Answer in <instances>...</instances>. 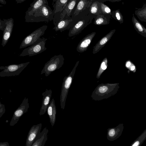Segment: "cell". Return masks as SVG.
Listing matches in <instances>:
<instances>
[{
    "label": "cell",
    "mask_w": 146,
    "mask_h": 146,
    "mask_svg": "<svg viewBox=\"0 0 146 146\" xmlns=\"http://www.w3.org/2000/svg\"><path fill=\"white\" fill-rule=\"evenodd\" d=\"M119 83L99 84L93 92L91 97L95 101L109 98L117 93L119 88Z\"/></svg>",
    "instance_id": "cell-1"
},
{
    "label": "cell",
    "mask_w": 146,
    "mask_h": 146,
    "mask_svg": "<svg viewBox=\"0 0 146 146\" xmlns=\"http://www.w3.org/2000/svg\"><path fill=\"white\" fill-rule=\"evenodd\" d=\"M54 13L48 5L45 4L30 15L25 17L26 22H48L53 20Z\"/></svg>",
    "instance_id": "cell-2"
},
{
    "label": "cell",
    "mask_w": 146,
    "mask_h": 146,
    "mask_svg": "<svg viewBox=\"0 0 146 146\" xmlns=\"http://www.w3.org/2000/svg\"><path fill=\"white\" fill-rule=\"evenodd\" d=\"M79 62L77 61L69 74L64 77L62 83L60 97V105L61 108L64 109L66 101L68 92L72 83L76 68Z\"/></svg>",
    "instance_id": "cell-3"
},
{
    "label": "cell",
    "mask_w": 146,
    "mask_h": 146,
    "mask_svg": "<svg viewBox=\"0 0 146 146\" xmlns=\"http://www.w3.org/2000/svg\"><path fill=\"white\" fill-rule=\"evenodd\" d=\"M96 15L89 13L79 18L77 22L70 29L68 36L71 37L80 33L90 24Z\"/></svg>",
    "instance_id": "cell-4"
},
{
    "label": "cell",
    "mask_w": 146,
    "mask_h": 146,
    "mask_svg": "<svg viewBox=\"0 0 146 146\" xmlns=\"http://www.w3.org/2000/svg\"><path fill=\"white\" fill-rule=\"evenodd\" d=\"M47 27L46 25H44L26 36L22 41L19 48L26 47L38 42L41 39L40 37L44 35Z\"/></svg>",
    "instance_id": "cell-5"
},
{
    "label": "cell",
    "mask_w": 146,
    "mask_h": 146,
    "mask_svg": "<svg viewBox=\"0 0 146 146\" xmlns=\"http://www.w3.org/2000/svg\"><path fill=\"white\" fill-rule=\"evenodd\" d=\"M64 60L63 55L60 54L54 56L44 64L41 74L44 73L46 76H48L52 72L61 68L63 65Z\"/></svg>",
    "instance_id": "cell-6"
},
{
    "label": "cell",
    "mask_w": 146,
    "mask_h": 146,
    "mask_svg": "<svg viewBox=\"0 0 146 146\" xmlns=\"http://www.w3.org/2000/svg\"><path fill=\"white\" fill-rule=\"evenodd\" d=\"M29 62L19 64H12L5 66H0V77H10L19 75L23 70L30 63Z\"/></svg>",
    "instance_id": "cell-7"
},
{
    "label": "cell",
    "mask_w": 146,
    "mask_h": 146,
    "mask_svg": "<svg viewBox=\"0 0 146 146\" xmlns=\"http://www.w3.org/2000/svg\"><path fill=\"white\" fill-rule=\"evenodd\" d=\"M92 0H80L72 11L70 17L76 19L90 13L89 7Z\"/></svg>",
    "instance_id": "cell-8"
},
{
    "label": "cell",
    "mask_w": 146,
    "mask_h": 146,
    "mask_svg": "<svg viewBox=\"0 0 146 146\" xmlns=\"http://www.w3.org/2000/svg\"><path fill=\"white\" fill-rule=\"evenodd\" d=\"M47 40V38L43 37L38 43L30 46L24 49L20 54L19 56H32L43 52L47 49L45 47V44Z\"/></svg>",
    "instance_id": "cell-9"
},
{
    "label": "cell",
    "mask_w": 146,
    "mask_h": 146,
    "mask_svg": "<svg viewBox=\"0 0 146 146\" xmlns=\"http://www.w3.org/2000/svg\"><path fill=\"white\" fill-rule=\"evenodd\" d=\"M29 108L28 99L25 97L20 106L15 111L9 125L13 126L16 124L21 117L25 113L27 112Z\"/></svg>",
    "instance_id": "cell-10"
},
{
    "label": "cell",
    "mask_w": 146,
    "mask_h": 146,
    "mask_svg": "<svg viewBox=\"0 0 146 146\" xmlns=\"http://www.w3.org/2000/svg\"><path fill=\"white\" fill-rule=\"evenodd\" d=\"M78 19H75L71 17H64L62 19L61 18L54 25L53 29L56 31H60V32L70 29L77 22Z\"/></svg>",
    "instance_id": "cell-11"
},
{
    "label": "cell",
    "mask_w": 146,
    "mask_h": 146,
    "mask_svg": "<svg viewBox=\"0 0 146 146\" xmlns=\"http://www.w3.org/2000/svg\"><path fill=\"white\" fill-rule=\"evenodd\" d=\"M5 25L3 31L1 45L4 47L7 44L11 35L14 26V19L11 18L5 19Z\"/></svg>",
    "instance_id": "cell-12"
},
{
    "label": "cell",
    "mask_w": 146,
    "mask_h": 146,
    "mask_svg": "<svg viewBox=\"0 0 146 146\" xmlns=\"http://www.w3.org/2000/svg\"><path fill=\"white\" fill-rule=\"evenodd\" d=\"M96 33L95 32H93L84 37L80 41L77 46V51L80 53L86 51L91 43Z\"/></svg>",
    "instance_id": "cell-13"
},
{
    "label": "cell",
    "mask_w": 146,
    "mask_h": 146,
    "mask_svg": "<svg viewBox=\"0 0 146 146\" xmlns=\"http://www.w3.org/2000/svg\"><path fill=\"white\" fill-rule=\"evenodd\" d=\"M42 124L33 125L30 129L27 136L26 146H31L38 134L40 132Z\"/></svg>",
    "instance_id": "cell-14"
},
{
    "label": "cell",
    "mask_w": 146,
    "mask_h": 146,
    "mask_svg": "<svg viewBox=\"0 0 146 146\" xmlns=\"http://www.w3.org/2000/svg\"><path fill=\"white\" fill-rule=\"evenodd\" d=\"M124 128L123 123H120L115 127L109 128L108 130L107 138L110 141L118 139L121 135Z\"/></svg>",
    "instance_id": "cell-15"
},
{
    "label": "cell",
    "mask_w": 146,
    "mask_h": 146,
    "mask_svg": "<svg viewBox=\"0 0 146 146\" xmlns=\"http://www.w3.org/2000/svg\"><path fill=\"white\" fill-rule=\"evenodd\" d=\"M52 92L51 90L46 89L42 93V100L39 112L40 115H44L46 111L48 106L51 101Z\"/></svg>",
    "instance_id": "cell-16"
},
{
    "label": "cell",
    "mask_w": 146,
    "mask_h": 146,
    "mask_svg": "<svg viewBox=\"0 0 146 146\" xmlns=\"http://www.w3.org/2000/svg\"><path fill=\"white\" fill-rule=\"evenodd\" d=\"M115 31V29L111 31L98 42L93 47L92 52L93 54L97 53L105 46L110 39Z\"/></svg>",
    "instance_id": "cell-17"
},
{
    "label": "cell",
    "mask_w": 146,
    "mask_h": 146,
    "mask_svg": "<svg viewBox=\"0 0 146 146\" xmlns=\"http://www.w3.org/2000/svg\"><path fill=\"white\" fill-rule=\"evenodd\" d=\"M48 129L44 128L37 135L31 146H44L47 139Z\"/></svg>",
    "instance_id": "cell-18"
},
{
    "label": "cell",
    "mask_w": 146,
    "mask_h": 146,
    "mask_svg": "<svg viewBox=\"0 0 146 146\" xmlns=\"http://www.w3.org/2000/svg\"><path fill=\"white\" fill-rule=\"evenodd\" d=\"M45 4L48 5L47 0H34L26 11L25 17L30 15L39 8Z\"/></svg>",
    "instance_id": "cell-19"
},
{
    "label": "cell",
    "mask_w": 146,
    "mask_h": 146,
    "mask_svg": "<svg viewBox=\"0 0 146 146\" xmlns=\"http://www.w3.org/2000/svg\"><path fill=\"white\" fill-rule=\"evenodd\" d=\"M80 0H68L66 5L60 12L61 19L64 17H70L71 13Z\"/></svg>",
    "instance_id": "cell-20"
},
{
    "label": "cell",
    "mask_w": 146,
    "mask_h": 146,
    "mask_svg": "<svg viewBox=\"0 0 146 146\" xmlns=\"http://www.w3.org/2000/svg\"><path fill=\"white\" fill-rule=\"evenodd\" d=\"M47 112L51 126L53 127L56 120V109L54 98L51 100L47 109Z\"/></svg>",
    "instance_id": "cell-21"
},
{
    "label": "cell",
    "mask_w": 146,
    "mask_h": 146,
    "mask_svg": "<svg viewBox=\"0 0 146 146\" xmlns=\"http://www.w3.org/2000/svg\"><path fill=\"white\" fill-rule=\"evenodd\" d=\"M111 17V15L109 14L98 15L94 18V24L99 26L108 25L110 22Z\"/></svg>",
    "instance_id": "cell-22"
},
{
    "label": "cell",
    "mask_w": 146,
    "mask_h": 146,
    "mask_svg": "<svg viewBox=\"0 0 146 146\" xmlns=\"http://www.w3.org/2000/svg\"><path fill=\"white\" fill-rule=\"evenodd\" d=\"M132 21L137 32L143 36L146 37V29L137 20L133 14L132 15Z\"/></svg>",
    "instance_id": "cell-23"
},
{
    "label": "cell",
    "mask_w": 146,
    "mask_h": 146,
    "mask_svg": "<svg viewBox=\"0 0 146 146\" xmlns=\"http://www.w3.org/2000/svg\"><path fill=\"white\" fill-rule=\"evenodd\" d=\"M68 0H53L52 5L54 14L61 12L64 9Z\"/></svg>",
    "instance_id": "cell-24"
},
{
    "label": "cell",
    "mask_w": 146,
    "mask_h": 146,
    "mask_svg": "<svg viewBox=\"0 0 146 146\" xmlns=\"http://www.w3.org/2000/svg\"><path fill=\"white\" fill-rule=\"evenodd\" d=\"M135 14L141 21L146 23V3L141 8H135Z\"/></svg>",
    "instance_id": "cell-25"
},
{
    "label": "cell",
    "mask_w": 146,
    "mask_h": 146,
    "mask_svg": "<svg viewBox=\"0 0 146 146\" xmlns=\"http://www.w3.org/2000/svg\"><path fill=\"white\" fill-rule=\"evenodd\" d=\"M90 13L96 15L101 14V3L98 1L92 2L89 9Z\"/></svg>",
    "instance_id": "cell-26"
},
{
    "label": "cell",
    "mask_w": 146,
    "mask_h": 146,
    "mask_svg": "<svg viewBox=\"0 0 146 146\" xmlns=\"http://www.w3.org/2000/svg\"><path fill=\"white\" fill-rule=\"evenodd\" d=\"M108 60L107 58H104L101 62L98 70L96 75L97 78H99L103 72L108 66Z\"/></svg>",
    "instance_id": "cell-27"
},
{
    "label": "cell",
    "mask_w": 146,
    "mask_h": 146,
    "mask_svg": "<svg viewBox=\"0 0 146 146\" xmlns=\"http://www.w3.org/2000/svg\"><path fill=\"white\" fill-rule=\"evenodd\" d=\"M111 16L120 24L123 23L124 22L123 17L120 11V9H118L113 11L111 12Z\"/></svg>",
    "instance_id": "cell-28"
},
{
    "label": "cell",
    "mask_w": 146,
    "mask_h": 146,
    "mask_svg": "<svg viewBox=\"0 0 146 146\" xmlns=\"http://www.w3.org/2000/svg\"><path fill=\"white\" fill-rule=\"evenodd\" d=\"M146 138V130L131 145L132 146H138L140 145L145 140Z\"/></svg>",
    "instance_id": "cell-29"
},
{
    "label": "cell",
    "mask_w": 146,
    "mask_h": 146,
    "mask_svg": "<svg viewBox=\"0 0 146 146\" xmlns=\"http://www.w3.org/2000/svg\"><path fill=\"white\" fill-rule=\"evenodd\" d=\"M101 8L102 14L111 15V11L108 6L103 3H101Z\"/></svg>",
    "instance_id": "cell-30"
},
{
    "label": "cell",
    "mask_w": 146,
    "mask_h": 146,
    "mask_svg": "<svg viewBox=\"0 0 146 146\" xmlns=\"http://www.w3.org/2000/svg\"><path fill=\"white\" fill-rule=\"evenodd\" d=\"M125 66L130 71L134 72L136 71V68L135 65L130 61H127L126 62Z\"/></svg>",
    "instance_id": "cell-31"
},
{
    "label": "cell",
    "mask_w": 146,
    "mask_h": 146,
    "mask_svg": "<svg viewBox=\"0 0 146 146\" xmlns=\"http://www.w3.org/2000/svg\"><path fill=\"white\" fill-rule=\"evenodd\" d=\"M5 111L4 105L2 104L0 101V118L4 114Z\"/></svg>",
    "instance_id": "cell-32"
},
{
    "label": "cell",
    "mask_w": 146,
    "mask_h": 146,
    "mask_svg": "<svg viewBox=\"0 0 146 146\" xmlns=\"http://www.w3.org/2000/svg\"><path fill=\"white\" fill-rule=\"evenodd\" d=\"M3 20H2L0 18V30L3 31L5 25V19H4Z\"/></svg>",
    "instance_id": "cell-33"
},
{
    "label": "cell",
    "mask_w": 146,
    "mask_h": 146,
    "mask_svg": "<svg viewBox=\"0 0 146 146\" xmlns=\"http://www.w3.org/2000/svg\"><path fill=\"white\" fill-rule=\"evenodd\" d=\"M9 143L7 142H0V146H9Z\"/></svg>",
    "instance_id": "cell-34"
},
{
    "label": "cell",
    "mask_w": 146,
    "mask_h": 146,
    "mask_svg": "<svg viewBox=\"0 0 146 146\" xmlns=\"http://www.w3.org/2000/svg\"><path fill=\"white\" fill-rule=\"evenodd\" d=\"M26 0H15L17 3H21Z\"/></svg>",
    "instance_id": "cell-35"
},
{
    "label": "cell",
    "mask_w": 146,
    "mask_h": 146,
    "mask_svg": "<svg viewBox=\"0 0 146 146\" xmlns=\"http://www.w3.org/2000/svg\"><path fill=\"white\" fill-rule=\"evenodd\" d=\"M0 3L3 5H6L7 2L5 0H0Z\"/></svg>",
    "instance_id": "cell-36"
},
{
    "label": "cell",
    "mask_w": 146,
    "mask_h": 146,
    "mask_svg": "<svg viewBox=\"0 0 146 146\" xmlns=\"http://www.w3.org/2000/svg\"><path fill=\"white\" fill-rule=\"evenodd\" d=\"M121 0H106V1H109L112 2H119L121 1Z\"/></svg>",
    "instance_id": "cell-37"
}]
</instances>
